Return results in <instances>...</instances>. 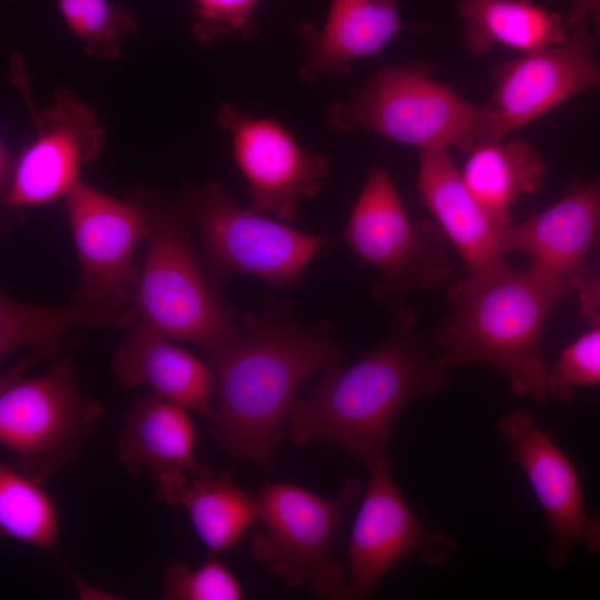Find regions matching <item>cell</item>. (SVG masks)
Returning <instances> with one entry per match:
<instances>
[{
  "instance_id": "1",
  "label": "cell",
  "mask_w": 600,
  "mask_h": 600,
  "mask_svg": "<svg viewBox=\"0 0 600 600\" xmlns=\"http://www.w3.org/2000/svg\"><path fill=\"white\" fill-rule=\"evenodd\" d=\"M326 323L303 326L288 302L270 299L238 321L233 339L209 357L217 391L211 434L229 453L266 464L284 434L299 387L340 363Z\"/></svg>"
},
{
  "instance_id": "2",
  "label": "cell",
  "mask_w": 600,
  "mask_h": 600,
  "mask_svg": "<svg viewBox=\"0 0 600 600\" xmlns=\"http://www.w3.org/2000/svg\"><path fill=\"white\" fill-rule=\"evenodd\" d=\"M388 334L349 367L324 370L287 417L297 444L328 442L368 467L388 457L393 424L413 400L449 383L431 341L416 331V313L404 303L389 309Z\"/></svg>"
},
{
  "instance_id": "3",
  "label": "cell",
  "mask_w": 600,
  "mask_h": 600,
  "mask_svg": "<svg viewBox=\"0 0 600 600\" xmlns=\"http://www.w3.org/2000/svg\"><path fill=\"white\" fill-rule=\"evenodd\" d=\"M447 288L451 309L429 337L440 363L489 367L507 378L514 394L546 401L543 332L557 304L572 293L531 266L454 279Z\"/></svg>"
},
{
  "instance_id": "4",
  "label": "cell",
  "mask_w": 600,
  "mask_h": 600,
  "mask_svg": "<svg viewBox=\"0 0 600 600\" xmlns=\"http://www.w3.org/2000/svg\"><path fill=\"white\" fill-rule=\"evenodd\" d=\"M141 192L149 230L136 291L138 318L167 338L192 343L211 357L236 336L234 310L219 299L201 269L179 198Z\"/></svg>"
},
{
  "instance_id": "5",
  "label": "cell",
  "mask_w": 600,
  "mask_h": 600,
  "mask_svg": "<svg viewBox=\"0 0 600 600\" xmlns=\"http://www.w3.org/2000/svg\"><path fill=\"white\" fill-rule=\"evenodd\" d=\"M434 69L431 61L378 69L327 108V124L343 133L373 131L418 150L453 147L470 152L484 143L482 109L432 79Z\"/></svg>"
},
{
  "instance_id": "6",
  "label": "cell",
  "mask_w": 600,
  "mask_h": 600,
  "mask_svg": "<svg viewBox=\"0 0 600 600\" xmlns=\"http://www.w3.org/2000/svg\"><path fill=\"white\" fill-rule=\"evenodd\" d=\"M179 200L200 238L206 274L216 290L233 273L289 288L328 242L324 234L307 233L236 206L219 182L188 186Z\"/></svg>"
},
{
  "instance_id": "7",
  "label": "cell",
  "mask_w": 600,
  "mask_h": 600,
  "mask_svg": "<svg viewBox=\"0 0 600 600\" xmlns=\"http://www.w3.org/2000/svg\"><path fill=\"white\" fill-rule=\"evenodd\" d=\"M343 239L357 258L380 271L372 294L389 309L416 290H433L456 279L442 229L431 221L412 223L380 168L368 173Z\"/></svg>"
},
{
  "instance_id": "8",
  "label": "cell",
  "mask_w": 600,
  "mask_h": 600,
  "mask_svg": "<svg viewBox=\"0 0 600 600\" xmlns=\"http://www.w3.org/2000/svg\"><path fill=\"white\" fill-rule=\"evenodd\" d=\"M100 404L78 386L70 357L43 374L0 380V441L27 477L42 482L80 451L101 418Z\"/></svg>"
},
{
  "instance_id": "9",
  "label": "cell",
  "mask_w": 600,
  "mask_h": 600,
  "mask_svg": "<svg viewBox=\"0 0 600 600\" xmlns=\"http://www.w3.org/2000/svg\"><path fill=\"white\" fill-rule=\"evenodd\" d=\"M360 483L347 479L336 499L327 500L294 484L266 482L257 498L264 531L254 536L250 552L288 587L308 584L318 596L344 598L348 578L329 559L334 530Z\"/></svg>"
},
{
  "instance_id": "10",
  "label": "cell",
  "mask_w": 600,
  "mask_h": 600,
  "mask_svg": "<svg viewBox=\"0 0 600 600\" xmlns=\"http://www.w3.org/2000/svg\"><path fill=\"white\" fill-rule=\"evenodd\" d=\"M9 79L24 101L34 138L17 157L1 203L13 209L48 204L63 198L80 179V168L101 154L107 130L96 110L63 87L53 92L50 106L39 109L19 51L10 58Z\"/></svg>"
},
{
  "instance_id": "11",
  "label": "cell",
  "mask_w": 600,
  "mask_h": 600,
  "mask_svg": "<svg viewBox=\"0 0 600 600\" xmlns=\"http://www.w3.org/2000/svg\"><path fill=\"white\" fill-rule=\"evenodd\" d=\"M62 199L80 269L71 302L136 301V252L149 230L141 190L118 199L80 178Z\"/></svg>"
},
{
  "instance_id": "12",
  "label": "cell",
  "mask_w": 600,
  "mask_h": 600,
  "mask_svg": "<svg viewBox=\"0 0 600 600\" xmlns=\"http://www.w3.org/2000/svg\"><path fill=\"white\" fill-rule=\"evenodd\" d=\"M570 29L559 44L496 66L494 90L481 106L484 143L502 140L580 93L600 90L599 42L587 21Z\"/></svg>"
},
{
  "instance_id": "13",
  "label": "cell",
  "mask_w": 600,
  "mask_h": 600,
  "mask_svg": "<svg viewBox=\"0 0 600 600\" xmlns=\"http://www.w3.org/2000/svg\"><path fill=\"white\" fill-rule=\"evenodd\" d=\"M216 121L230 136L250 208L293 222L301 201L323 187L332 159L303 149L277 120L251 117L231 102L218 106Z\"/></svg>"
},
{
  "instance_id": "14",
  "label": "cell",
  "mask_w": 600,
  "mask_h": 600,
  "mask_svg": "<svg viewBox=\"0 0 600 600\" xmlns=\"http://www.w3.org/2000/svg\"><path fill=\"white\" fill-rule=\"evenodd\" d=\"M369 469L370 481L347 548L350 576L344 599L366 598L391 567L411 552L431 566L446 563L457 552L452 538L418 521L392 479L389 457Z\"/></svg>"
},
{
  "instance_id": "15",
  "label": "cell",
  "mask_w": 600,
  "mask_h": 600,
  "mask_svg": "<svg viewBox=\"0 0 600 600\" xmlns=\"http://www.w3.org/2000/svg\"><path fill=\"white\" fill-rule=\"evenodd\" d=\"M497 428L509 446L508 460L522 469L548 520L547 563L563 567L580 546L600 553V516L587 511L573 464L536 417L513 410L500 417Z\"/></svg>"
},
{
  "instance_id": "16",
  "label": "cell",
  "mask_w": 600,
  "mask_h": 600,
  "mask_svg": "<svg viewBox=\"0 0 600 600\" xmlns=\"http://www.w3.org/2000/svg\"><path fill=\"white\" fill-rule=\"evenodd\" d=\"M600 231V173L576 181L546 210L501 230L503 252L519 251L531 267L578 292L591 273L589 251Z\"/></svg>"
},
{
  "instance_id": "17",
  "label": "cell",
  "mask_w": 600,
  "mask_h": 600,
  "mask_svg": "<svg viewBox=\"0 0 600 600\" xmlns=\"http://www.w3.org/2000/svg\"><path fill=\"white\" fill-rule=\"evenodd\" d=\"M449 148L420 149L418 190L462 259L469 279L500 273L504 261L499 229L477 203L450 158Z\"/></svg>"
},
{
  "instance_id": "18",
  "label": "cell",
  "mask_w": 600,
  "mask_h": 600,
  "mask_svg": "<svg viewBox=\"0 0 600 600\" xmlns=\"http://www.w3.org/2000/svg\"><path fill=\"white\" fill-rule=\"evenodd\" d=\"M126 329L111 360L117 381L123 387L149 386L211 421L217 391L213 370L139 318Z\"/></svg>"
},
{
  "instance_id": "19",
  "label": "cell",
  "mask_w": 600,
  "mask_h": 600,
  "mask_svg": "<svg viewBox=\"0 0 600 600\" xmlns=\"http://www.w3.org/2000/svg\"><path fill=\"white\" fill-rule=\"evenodd\" d=\"M406 28L397 0H331L322 28L297 23L304 47L299 76L313 82L349 73L357 60L378 54Z\"/></svg>"
},
{
  "instance_id": "20",
  "label": "cell",
  "mask_w": 600,
  "mask_h": 600,
  "mask_svg": "<svg viewBox=\"0 0 600 600\" xmlns=\"http://www.w3.org/2000/svg\"><path fill=\"white\" fill-rule=\"evenodd\" d=\"M123 420L119 459L129 473L148 468L154 481L168 474L214 473L194 456V428L184 407L151 392L137 399Z\"/></svg>"
},
{
  "instance_id": "21",
  "label": "cell",
  "mask_w": 600,
  "mask_h": 600,
  "mask_svg": "<svg viewBox=\"0 0 600 600\" xmlns=\"http://www.w3.org/2000/svg\"><path fill=\"white\" fill-rule=\"evenodd\" d=\"M138 320L134 300L110 299L71 302L66 307H46L19 301L0 293V358L29 347L22 361L30 368L59 351L66 336L80 327L100 326L122 329Z\"/></svg>"
},
{
  "instance_id": "22",
  "label": "cell",
  "mask_w": 600,
  "mask_h": 600,
  "mask_svg": "<svg viewBox=\"0 0 600 600\" xmlns=\"http://www.w3.org/2000/svg\"><path fill=\"white\" fill-rule=\"evenodd\" d=\"M154 482L158 498L183 507L199 539L213 553L233 548L258 520L257 498L238 487L229 472L168 474Z\"/></svg>"
},
{
  "instance_id": "23",
  "label": "cell",
  "mask_w": 600,
  "mask_h": 600,
  "mask_svg": "<svg viewBox=\"0 0 600 600\" xmlns=\"http://www.w3.org/2000/svg\"><path fill=\"white\" fill-rule=\"evenodd\" d=\"M477 203L499 228L511 226L517 200L540 187L546 163L526 140L513 138L478 146L460 172Z\"/></svg>"
},
{
  "instance_id": "24",
  "label": "cell",
  "mask_w": 600,
  "mask_h": 600,
  "mask_svg": "<svg viewBox=\"0 0 600 600\" xmlns=\"http://www.w3.org/2000/svg\"><path fill=\"white\" fill-rule=\"evenodd\" d=\"M464 21L463 46L482 56L497 44L523 53L559 44L569 36L564 17L534 0H461Z\"/></svg>"
},
{
  "instance_id": "25",
  "label": "cell",
  "mask_w": 600,
  "mask_h": 600,
  "mask_svg": "<svg viewBox=\"0 0 600 600\" xmlns=\"http://www.w3.org/2000/svg\"><path fill=\"white\" fill-rule=\"evenodd\" d=\"M16 467L0 464V529L2 534L53 551L59 516L51 496Z\"/></svg>"
},
{
  "instance_id": "26",
  "label": "cell",
  "mask_w": 600,
  "mask_h": 600,
  "mask_svg": "<svg viewBox=\"0 0 600 600\" xmlns=\"http://www.w3.org/2000/svg\"><path fill=\"white\" fill-rule=\"evenodd\" d=\"M57 8L84 53L106 63L120 58L123 39L138 29L132 13L109 0H57Z\"/></svg>"
},
{
  "instance_id": "27",
  "label": "cell",
  "mask_w": 600,
  "mask_h": 600,
  "mask_svg": "<svg viewBox=\"0 0 600 600\" xmlns=\"http://www.w3.org/2000/svg\"><path fill=\"white\" fill-rule=\"evenodd\" d=\"M242 596L237 577L217 558H209L194 569L177 562L163 573L166 600H239Z\"/></svg>"
},
{
  "instance_id": "28",
  "label": "cell",
  "mask_w": 600,
  "mask_h": 600,
  "mask_svg": "<svg viewBox=\"0 0 600 600\" xmlns=\"http://www.w3.org/2000/svg\"><path fill=\"white\" fill-rule=\"evenodd\" d=\"M548 398L564 401L577 390L600 384V326L582 333L568 344L547 367Z\"/></svg>"
},
{
  "instance_id": "29",
  "label": "cell",
  "mask_w": 600,
  "mask_h": 600,
  "mask_svg": "<svg viewBox=\"0 0 600 600\" xmlns=\"http://www.w3.org/2000/svg\"><path fill=\"white\" fill-rule=\"evenodd\" d=\"M263 0H192L191 34L202 44L257 31L254 16Z\"/></svg>"
},
{
  "instance_id": "30",
  "label": "cell",
  "mask_w": 600,
  "mask_h": 600,
  "mask_svg": "<svg viewBox=\"0 0 600 600\" xmlns=\"http://www.w3.org/2000/svg\"><path fill=\"white\" fill-rule=\"evenodd\" d=\"M580 316L591 327L600 326V272L578 291Z\"/></svg>"
},
{
  "instance_id": "31",
  "label": "cell",
  "mask_w": 600,
  "mask_h": 600,
  "mask_svg": "<svg viewBox=\"0 0 600 600\" xmlns=\"http://www.w3.org/2000/svg\"><path fill=\"white\" fill-rule=\"evenodd\" d=\"M588 18L592 19L593 33L600 44V0H573L564 16V22L570 29Z\"/></svg>"
},
{
  "instance_id": "32",
  "label": "cell",
  "mask_w": 600,
  "mask_h": 600,
  "mask_svg": "<svg viewBox=\"0 0 600 600\" xmlns=\"http://www.w3.org/2000/svg\"><path fill=\"white\" fill-rule=\"evenodd\" d=\"M17 167V158H13L3 140L0 143V191L3 197L10 189Z\"/></svg>"
}]
</instances>
